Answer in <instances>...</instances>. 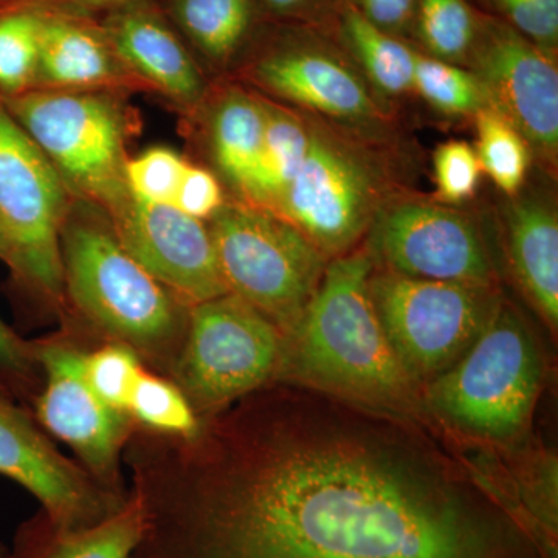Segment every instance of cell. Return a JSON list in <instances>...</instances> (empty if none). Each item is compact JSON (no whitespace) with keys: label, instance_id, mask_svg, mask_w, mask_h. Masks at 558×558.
Instances as JSON below:
<instances>
[{"label":"cell","instance_id":"cell-32","mask_svg":"<svg viewBox=\"0 0 558 558\" xmlns=\"http://www.w3.org/2000/svg\"><path fill=\"white\" fill-rule=\"evenodd\" d=\"M481 165L476 149L462 140H450L435 153V178L440 199L459 204L475 196Z\"/></svg>","mask_w":558,"mask_h":558},{"label":"cell","instance_id":"cell-29","mask_svg":"<svg viewBox=\"0 0 558 558\" xmlns=\"http://www.w3.org/2000/svg\"><path fill=\"white\" fill-rule=\"evenodd\" d=\"M417 27L433 58L468 61L480 21L465 0H417Z\"/></svg>","mask_w":558,"mask_h":558},{"label":"cell","instance_id":"cell-10","mask_svg":"<svg viewBox=\"0 0 558 558\" xmlns=\"http://www.w3.org/2000/svg\"><path fill=\"white\" fill-rule=\"evenodd\" d=\"M73 196L0 101V223L10 269L51 299L64 295L60 236Z\"/></svg>","mask_w":558,"mask_h":558},{"label":"cell","instance_id":"cell-34","mask_svg":"<svg viewBox=\"0 0 558 558\" xmlns=\"http://www.w3.org/2000/svg\"><path fill=\"white\" fill-rule=\"evenodd\" d=\"M226 202L218 175L207 168L190 163L172 205L191 218L205 222L211 219Z\"/></svg>","mask_w":558,"mask_h":558},{"label":"cell","instance_id":"cell-9","mask_svg":"<svg viewBox=\"0 0 558 558\" xmlns=\"http://www.w3.org/2000/svg\"><path fill=\"white\" fill-rule=\"evenodd\" d=\"M379 161L351 135L310 120V149L278 216L328 259L354 250L385 204Z\"/></svg>","mask_w":558,"mask_h":558},{"label":"cell","instance_id":"cell-1","mask_svg":"<svg viewBox=\"0 0 558 558\" xmlns=\"http://www.w3.org/2000/svg\"><path fill=\"white\" fill-rule=\"evenodd\" d=\"M306 388L245 418L204 475L140 487L132 558H545L405 416Z\"/></svg>","mask_w":558,"mask_h":558},{"label":"cell","instance_id":"cell-24","mask_svg":"<svg viewBox=\"0 0 558 558\" xmlns=\"http://www.w3.org/2000/svg\"><path fill=\"white\" fill-rule=\"evenodd\" d=\"M343 36L377 90L392 97L414 90L417 51L392 38L391 33L381 31L351 5L343 11Z\"/></svg>","mask_w":558,"mask_h":558},{"label":"cell","instance_id":"cell-13","mask_svg":"<svg viewBox=\"0 0 558 558\" xmlns=\"http://www.w3.org/2000/svg\"><path fill=\"white\" fill-rule=\"evenodd\" d=\"M46 371L36 403L44 428L78 454L102 487L119 494L120 451L130 435L131 416L110 407L84 376V352L64 344L33 347Z\"/></svg>","mask_w":558,"mask_h":558},{"label":"cell","instance_id":"cell-18","mask_svg":"<svg viewBox=\"0 0 558 558\" xmlns=\"http://www.w3.org/2000/svg\"><path fill=\"white\" fill-rule=\"evenodd\" d=\"M132 76L102 27L75 14L40 9L35 89L109 92Z\"/></svg>","mask_w":558,"mask_h":558},{"label":"cell","instance_id":"cell-12","mask_svg":"<svg viewBox=\"0 0 558 558\" xmlns=\"http://www.w3.org/2000/svg\"><path fill=\"white\" fill-rule=\"evenodd\" d=\"M492 108L549 163L558 150V70L553 54L509 24L481 22L469 60Z\"/></svg>","mask_w":558,"mask_h":558},{"label":"cell","instance_id":"cell-3","mask_svg":"<svg viewBox=\"0 0 558 558\" xmlns=\"http://www.w3.org/2000/svg\"><path fill=\"white\" fill-rule=\"evenodd\" d=\"M60 247L64 292L92 323L137 352H170L185 304L123 247L105 209L73 197Z\"/></svg>","mask_w":558,"mask_h":558},{"label":"cell","instance_id":"cell-38","mask_svg":"<svg viewBox=\"0 0 558 558\" xmlns=\"http://www.w3.org/2000/svg\"><path fill=\"white\" fill-rule=\"evenodd\" d=\"M70 2L86 7V9H119V7L138 2V0H70Z\"/></svg>","mask_w":558,"mask_h":558},{"label":"cell","instance_id":"cell-14","mask_svg":"<svg viewBox=\"0 0 558 558\" xmlns=\"http://www.w3.org/2000/svg\"><path fill=\"white\" fill-rule=\"evenodd\" d=\"M0 475L27 488L60 532L95 526L128 502L62 457L13 400L0 402Z\"/></svg>","mask_w":558,"mask_h":558},{"label":"cell","instance_id":"cell-33","mask_svg":"<svg viewBox=\"0 0 558 558\" xmlns=\"http://www.w3.org/2000/svg\"><path fill=\"white\" fill-rule=\"evenodd\" d=\"M513 31L553 54L558 39V0H494Z\"/></svg>","mask_w":558,"mask_h":558},{"label":"cell","instance_id":"cell-7","mask_svg":"<svg viewBox=\"0 0 558 558\" xmlns=\"http://www.w3.org/2000/svg\"><path fill=\"white\" fill-rule=\"evenodd\" d=\"M369 292L400 365L422 389L469 351L501 301L495 288L403 277L376 266Z\"/></svg>","mask_w":558,"mask_h":558},{"label":"cell","instance_id":"cell-2","mask_svg":"<svg viewBox=\"0 0 558 558\" xmlns=\"http://www.w3.org/2000/svg\"><path fill=\"white\" fill-rule=\"evenodd\" d=\"M373 256L329 259L299 326L284 340L278 376L399 416L422 410V388L400 365L369 292Z\"/></svg>","mask_w":558,"mask_h":558},{"label":"cell","instance_id":"cell-6","mask_svg":"<svg viewBox=\"0 0 558 558\" xmlns=\"http://www.w3.org/2000/svg\"><path fill=\"white\" fill-rule=\"evenodd\" d=\"M207 223L229 292L266 315L288 339L329 259L288 220L247 202H226Z\"/></svg>","mask_w":558,"mask_h":558},{"label":"cell","instance_id":"cell-25","mask_svg":"<svg viewBox=\"0 0 558 558\" xmlns=\"http://www.w3.org/2000/svg\"><path fill=\"white\" fill-rule=\"evenodd\" d=\"M475 120L481 170L510 199L519 196L531 165V146L521 132L492 106L480 110Z\"/></svg>","mask_w":558,"mask_h":558},{"label":"cell","instance_id":"cell-26","mask_svg":"<svg viewBox=\"0 0 558 558\" xmlns=\"http://www.w3.org/2000/svg\"><path fill=\"white\" fill-rule=\"evenodd\" d=\"M40 9L0 13V97L35 89L39 58Z\"/></svg>","mask_w":558,"mask_h":558},{"label":"cell","instance_id":"cell-31","mask_svg":"<svg viewBox=\"0 0 558 558\" xmlns=\"http://www.w3.org/2000/svg\"><path fill=\"white\" fill-rule=\"evenodd\" d=\"M189 165L170 148H150L134 159H128L124 179L132 199L146 204H174Z\"/></svg>","mask_w":558,"mask_h":558},{"label":"cell","instance_id":"cell-40","mask_svg":"<svg viewBox=\"0 0 558 558\" xmlns=\"http://www.w3.org/2000/svg\"><path fill=\"white\" fill-rule=\"evenodd\" d=\"M11 396L9 392V388H7V385L3 384L2 380H0V402H10Z\"/></svg>","mask_w":558,"mask_h":558},{"label":"cell","instance_id":"cell-37","mask_svg":"<svg viewBox=\"0 0 558 558\" xmlns=\"http://www.w3.org/2000/svg\"><path fill=\"white\" fill-rule=\"evenodd\" d=\"M275 14H292L303 9L310 0H260Z\"/></svg>","mask_w":558,"mask_h":558},{"label":"cell","instance_id":"cell-22","mask_svg":"<svg viewBox=\"0 0 558 558\" xmlns=\"http://www.w3.org/2000/svg\"><path fill=\"white\" fill-rule=\"evenodd\" d=\"M264 138L242 202L278 215L310 149V120L263 97Z\"/></svg>","mask_w":558,"mask_h":558},{"label":"cell","instance_id":"cell-15","mask_svg":"<svg viewBox=\"0 0 558 558\" xmlns=\"http://www.w3.org/2000/svg\"><path fill=\"white\" fill-rule=\"evenodd\" d=\"M109 219L123 247L185 306L230 293L204 220L132 197Z\"/></svg>","mask_w":558,"mask_h":558},{"label":"cell","instance_id":"cell-16","mask_svg":"<svg viewBox=\"0 0 558 558\" xmlns=\"http://www.w3.org/2000/svg\"><path fill=\"white\" fill-rule=\"evenodd\" d=\"M250 76L267 94L340 124L380 123L379 105L365 80L332 51L314 44H286L267 51Z\"/></svg>","mask_w":558,"mask_h":558},{"label":"cell","instance_id":"cell-11","mask_svg":"<svg viewBox=\"0 0 558 558\" xmlns=\"http://www.w3.org/2000/svg\"><path fill=\"white\" fill-rule=\"evenodd\" d=\"M368 252L403 277L495 288L478 227L468 216L422 201L385 202L369 227Z\"/></svg>","mask_w":558,"mask_h":558},{"label":"cell","instance_id":"cell-23","mask_svg":"<svg viewBox=\"0 0 558 558\" xmlns=\"http://www.w3.org/2000/svg\"><path fill=\"white\" fill-rule=\"evenodd\" d=\"M168 11L191 46L215 69H227L247 46L256 0H168Z\"/></svg>","mask_w":558,"mask_h":558},{"label":"cell","instance_id":"cell-4","mask_svg":"<svg viewBox=\"0 0 558 558\" xmlns=\"http://www.w3.org/2000/svg\"><path fill=\"white\" fill-rule=\"evenodd\" d=\"M542 384L537 341L501 300L469 351L425 385L422 403L462 435L508 444L531 424Z\"/></svg>","mask_w":558,"mask_h":558},{"label":"cell","instance_id":"cell-30","mask_svg":"<svg viewBox=\"0 0 558 558\" xmlns=\"http://www.w3.org/2000/svg\"><path fill=\"white\" fill-rule=\"evenodd\" d=\"M143 371L138 352L123 341L113 340L90 354H84L87 384L106 403L124 413Z\"/></svg>","mask_w":558,"mask_h":558},{"label":"cell","instance_id":"cell-35","mask_svg":"<svg viewBox=\"0 0 558 558\" xmlns=\"http://www.w3.org/2000/svg\"><path fill=\"white\" fill-rule=\"evenodd\" d=\"M33 362H35L33 347L20 339L0 319V376L7 379H24L27 374H31Z\"/></svg>","mask_w":558,"mask_h":558},{"label":"cell","instance_id":"cell-36","mask_svg":"<svg viewBox=\"0 0 558 558\" xmlns=\"http://www.w3.org/2000/svg\"><path fill=\"white\" fill-rule=\"evenodd\" d=\"M366 20L384 32H395L405 27L413 16L416 0H360Z\"/></svg>","mask_w":558,"mask_h":558},{"label":"cell","instance_id":"cell-41","mask_svg":"<svg viewBox=\"0 0 558 558\" xmlns=\"http://www.w3.org/2000/svg\"><path fill=\"white\" fill-rule=\"evenodd\" d=\"M0 558H10V554L2 546H0Z\"/></svg>","mask_w":558,"mask_h":558},{"label":"cell","instance_id":"cell-17","mask_svg":"<svg viewBox=\"0 0 558 558\" xmlns=\"http://www.w3.org/2000/svg\"><path fill=\"white\" fill-rule=\"evenodd\" d=\"M110 46L131 75L186 109L208 95L204 73L183 40L153 7L138 2L113 9L102 24Z\"/></svg>","mask_w":558,"mask_h":558},{"label":"cell","instance_id":"cell-39","mask_svg":"<svg viewBox=\"0 0 558 558\" xmlns=\"http://www.w3.org/2000/svg\"><path fill=\"white\" fill-rule=\"evenodd\" d=\"M0 260L7 264V266L11 267V252L9 241H7L5 231L2 229V223H0Z\"/></svg>","mask_w":558,"mask_h":558},{"label":"cell","instance_id":"cell-21","mask_svg":"<svg viewBox=\"0 0 558 558\" xmlns=\"http://www.w3.org/2000/svg\"><path fill=\"white\" fill-rule=\"evenodd\" d=\"M145 529V505L137 492L116 515L81 531H57L43 515L21 532L10 558H132Z\"/></svg>","mask_w":558,"mask_h":558},{"label":"cell","instance_id":"cell-5","mask_svg":"<svg viewBox=\"0 0 558 558\" xmlns=\"http://www.w3.org/2000/svg\"><path fill=\"white\" fill-rule=\"evenodd\" d=\"M0 101L73 197L108 216L131 199L124 179L128 119L110 92L33 89Z\"/></svg>","mask_w":558,"mask_h":558},{"label":"cell","instance_id":"cell-8","mask_svg":"<svg viewBox=\"0 0 558 558\" xmlns=\"http://www.w3.org/2000/svg\"><path fill=\"white\" fill-rule=\"evenodd\" d=\"M175 381L191 407L213 414L278 377L284 337L233 293L190 307Z\"/></svg>","mask_w":558,"mask_h":558},{"label":"cell","instance_id":"cell-27","mask_svg":"<svg viewBox=\"0 0 558 558\" xmlns=\"http://www.w3.org/2000/svg\"><path fill=\"white\" fill-rule=\"evenodd\" d=\"M414 92L447 116H473L488 108L486 89L475 73L453 62L416 53Z\"/></svg>","mask_w":558,"mask_h":558},{"label":"cell","instance_id":"cell-20","mask_svg":"<svg viewBox=\"0 0 558 558\" xmlns=\"http://www.w3.org/2000/svg\"><path fill=\"white\" fill-rule=\"evenodd\" d=\"M264 138L263 97L227 87L208 105L209 154L220 178L244 199L258 165Z\"/></svg>","mask_w":558,"mask_h":558},{"label":"cell","instance_id":"cell-19","mask_svg":"<svg viewBox=\"0 0 558 558\" xmlns=\"http://www.w3.org/2000/svg\"><path fill=\"white\" fill-rule=\"evenodd\" d=\"M506 207V248L513 277L550 330L558 325V219L539 197H512Z\"/></svg>","mask_w":558,"mask_h":558},{"label":"cell","instance_id":"cell-28","mask_svg":"<svg viewBox=\"0 0 558 558\" xmlns=\"http://www.w3.org/2000/svg\"><path fill=\"white\" fill-rule=\"evenodd\" d=\"M126 413L165 435L191 440L199 435V416L174 381L143 371L132 389Z\"/></svg>","mask_w":558,"mask_h":558}]
</instances>
